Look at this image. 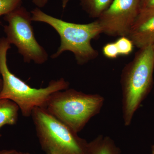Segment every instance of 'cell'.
I'll return each mask as SVG.
<instances>
[{"mask_svg": "<svg viewBox=\"0 0 154 154\" xmlns=\"http://www.w3.org/2000/svg\"><path fill=\"white\" fill-rule=\"evenodd\" d=\"M152 154H154V145L152 146Z\"/></svg>", "mask_w": 154, "mask_h": 154, "instance_id": "cell-20", "label": "cell"}, {"mask_svg": "<svg viewBox=\"0 0 154 154\" xmlns=\"http://www.w3.org/2000/svg\"><path fill=\"white\" fill-rule=\"evenodd\" d=\"M31 116L39 144L46 154H88V142L46 108L36 107Z\"/></svg>", "mask_w": 154, "mask_h": 154, "instance_id": "cell-5", "label": "cell"}, {"mask_svg": "<svg viewBox=\"0 0 154 154\" xmlns=\"http://www.w3.org/2000/svg\"><path fill=\"white\" fill-rule=\"evenodd\" d=\"M139 49L154 43V8L142 9L127 36Z\"/></svg>", "mask_w": 154, "mask_h": 154, "instance_id": "cell-8", "label": "cell"}, {"mask_svg": "<svg viewBox=\"0 0 154 154\" xmlns=\"http://www.w3.org/2000/svg\"><path fill=\"white\" fill-rule=\"evenodd\" d=\"M48 2V0H32V3L39 8H44Z\"/></svg>", "mask_w": 154, "mask_h": 154, "instance_id": "cell-16", "label": "cell"}, {"mask_svg": "<svg viewBox=\"0 0 154 154\" xmlns=\"http://www.w3.org/2000/svg\"><path fill=\"white\" fill-rule=\"evenodd\" d=\"M140 11V0H113L96 20L102 33L110 36H127Z\"/></svg>", "mask_w": 154, "mask_h": 154, "instance_id": "cell-7", "label": "cell"}, {"mask_svg": "<svg viewBox=\"0 0 154 154\" xmlns=\"http://www.w3.org/2000/svg\"><path fill=\"white\" fill-rule=\"evenodd\" d=\"M104 102V97L99 94H85L68 88L53 94L45 108L78 133L99 114Z\"/></svg>", "mask_w": 154, "mask_h": 154, "instance_id": "cell-4", "label": "cell"}, {"mask_svg": "<svg viewBox=\"0 0 154 154\" xmlns=\"http://www.w3.org/2000/svg\"><path fill=\"white\" fill-rule=\"evenodd\" d=\"M152 47L153 51V52L154 54V44L152 45Z\"/></svg>", "mask_w": 154, "mask_h": 154, "instance_id": "cell-22", "label": "cell"}, {"mask_svg": "<svg viewBox=\"0 0 154 154\" xmlns=\"http://www.w3.org/2000/svg\"><path fill=\"white\" fill-rule=\"evenodd\" d=\"M88 154H121V150L112 138L100 135L88 143Z\"/></svg>", "mask_w": 154, "mask_h": 154, "instance_id": "cell-9", "label": "cell"}, {"mask_svg": "<svg viewBox=\"0 0 154 154\" xmlns=\"http://www.w3.org/2000/svg\"><path fill=\"white\" fill-rule=\"evenodd\" d=\"M17 152L15 149H3L0 150V154H15Z\"/></svg>", "mask_w": 154, "mask_h": 154, "instance_id": "cell-17", "label": "cell"}, {"mask_svg": "<svg viewBox=\"0 0 154 154\" xmlns=\"http://www.w3.org/2000/svg\"><path fill=\"white\" fill-rule=\"evenodd\" d=\"M113 0H80L83 9L90 17L98 19L111 5Z\"/></svg>", "mask_w": 154, "mask_h": 154, "instance_id": "cell-11", "label": "cell"}, {"mask_svg": "<svg viewBox=\"0 0 154 154\" xmlns=\"http://www.w3.org/2000/svg\"><path fill=\"white\" fill-rule=\"evenodd\" d=\"M3 86V81L2 78L0 77V92L2 91V88Z\"/></svg>", "mask_w": 154, "mask_h": 154, "instance_id": "cell-19", "label": "cell"}, {"mask_svg": "<svg viewBox=\"0 0 154 154\" xmlns=\"http://www.w3.org/2000/svg\"><path fill=\"white\" fill-rule=\"evenodd\" d=\"M23 0H0V17L22 5ZM2 22L0 20V25Z\"/></svg>", "mask_w": 154, "mask_h": 154, "instance_id": "cell-13", "label": "cell"}, {"mask_svg": "<svg viewBox=\"0 0 154 154\" xmlns=\"http://www.w3.org/2000/svg\"><path fill=\"white\" fill-rule=\"evenodd\" d=\"M15 154H24L22 152H19L17 151V152Z\"/></svg>", "mask_w": 154, "mask_h": 154, "instance_id": "cell-21", "label": "cell"}, {"mask_svg": "<svg viewBox=\"0 0 154 154\" xmlns=\"http://www.w3.org/2000/svg\"><path fill=\"white\" fill-rule=\"evenodd\" d=\"M70 1L71 0H61L63 9H65L66 8L67 5Z\"/></svg>", "mask_w": 154, "mask_h": 154, "instance_id": "cell-18", "label": "cell"}, {"mask_svg": "<svg viewBox=\"0 0 154 154\" xmlns=\"http://www.w3.org/2000/svg\"><path fill=\"white\" fill-rule=\"evenodd\" d=\"M19 108L9 99L0 98V129L5 125H13L17 123ZM2 136L0 133V137Z\"/></svg>", "mask_w": 154, "mask_h": 154, "instance_id": "cell-10", "label": "cell"}, {"mask_svg": "<svg viewBox=\"0 0 154 154\" xmlns=\"http://www.w3.org/2000/svg\"><path fill=\"white\" fill-rule=\"evenodd\" d=\"M30 13L32 21L49 25L60 37V45L51 56V58H57L65 51H71L77 63L83 65L98 56V51L91 44L92 39L102 33L97 20L88 24L71 23L48 15L38 8L33 9Z\"/></svg>", "mask_w": 154, "mask_h": 154, "instance_id": "cell-2", "label": "cell"}, {"mask_svg": "<svg viewBox=\"0 0 154 154\" xmlns=\"http://www.w3.org/2000/svg\"><path fill=\"white\" fill-rule=\"evenodd\" d=\"M140 10L154 8V0H140Z\"/></svg>", "mask_w": 154, "mask_h": 154, "instance_id": "cell-15", "label": "cell"}, {"mask_svg": "<svg viewBox=\"0 0 154 154\" xmlns=\"http://www.w3.org/2000/svg\"><path fill=\"white\" fill-rule=\"evenodd\" d=\"M154 54L152 46L139 49L122 72V117L130 125L136 111L150 92L153 84Z\"/></svg>", "mask_w": 154, "mask_h": 154, "instance_id": "cell-3", "label": "cell"}, {"mask_svg": "<svg viewBox=\"0 0 154 154\" xmlns=\"http://www.w3.org/2000/svg\"><path fill=\"white\" fill-rule=\"evenodd\" d=\"M4 19L8 22L4 26L6 38L10 44L17 48L24 62L33 61L38 65L45 63L48 54L35 38L31 13L22 5L4 16Z\"/></svg>", "mask_w": 154, "mask_h": 154, "instance_id": "cell-6", "label": "cell"}, {"mask_svg": "<svg viewBox=\"0 0 154 154\" xmlns=\"http://www.w3.org/2000/svg\"><path fill=\"white\" fill-rule=\"evenodd\" d=\"M102 52L107 58H116L119 56L118 49L115 42H110L105 45L102 48Z\"/></svg>", "mask_w": 154, "mask_h": 154, "instance_id": "cell-14", "label": "cell"}, {"mask_svg": "<svg viewBox=\"0 0 154 154\" xmlns=\"http://www.w3.org/2000/svg\"><path fill=\"white\" fill-rule=\"evenodd\" d=\"M11 45L6 37L0 38V74L3 86L0 98L15 102L24 117L30 116L36 107L45 108L52 95L58 91L68 89L69 83L63 78L51 80L47 87L35 88L16 76L9 69L7 54Z\"/></svg>", "mask_w": 154, "mask_h": 154, "instance_id": "cell-1", "label": "cell"}, {"mask_svg": "<svg viewBox=\"0 0 154 154\" xmlns=\"http://www.w3.org/2000/svg\"><path fill=\"white\" fill-rule=\"evenodd\" d=\"M115 42L118 49L119 55H129L133 50L134 47L133 43L127 36H120Z\"/></svg>", "mask_w": 154, "mask_h": 154, "instance_id": "cell-12", "label": "cell"}]
</instances>
